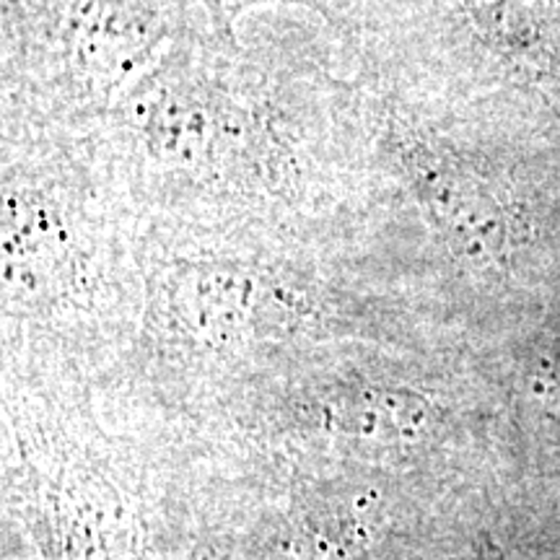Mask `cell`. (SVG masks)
Segmentation results:
<instances>
[{
    "mask_svg": "<svg viewBox=\"0 0 560 560\" xmlns=\"http://www.w3.org/2000/svg\"><path fill=\"white\" fill-rule=\"evenodd\" d=\"M420 202L454 252L472 262H490L506 244V215L478 177L431 149L402 151Z\"/></svg>",
    "mask_w": 560,
    "mask_h": 560,
    "instance_id": "cell-1",
    "label": "cell"
},
{
    "mask_svg": "<svg viewBox=\"0 0 560 560\" xmlns=\"http://www.w3.org/2000/svg\"><path fill=\"white\" fill-rule=\"evenodd\" d=\"M68 47L81 75L115 89L156 47V26L138 0H68Z\"/></svg>",
    "mask_w": 560,
    "mask_h": 560,
    "instance_id": "cell-2",
    "label": "cell"
},
{
    "mask_svg": "<svg viewBox=\"0 0 560 560\" xmlns=\"http://www.w3.org/2000/svg\"><path fill=\"white\" fill-rule=\"evenodd\" d=\"M260 285L229 265H190L172 283L177 317L202 340H234L257 310Z\"/></svg>",
    "mask_w": 560,
    "mask_h": 560,
    "instance_id": "cell-3",
    "label": "cell"
},
{
    "mask_svg": "<svg viewBox=\"0 0 560 560\" xmlns=\"http://www.w3.org/2000/svg\"><path fill=\"white\" fill-rule=\"evenodd\" d=\"M136 122L151 149L164 159L195 161L210 143L206 104L172 75H156L138 89Z\"/></svg>",
    "mask_w": 560,
    "mask_h": 560,
    "instance_id": "cell-4",
    "label": "cell"
},
{
    "mask_svg": "<svg viewBox=\"0 0 560 560\" xmlns=\"http://www.w3.org/2000/svg\"><path fill=\"white\" fill-rule=\"evenodd\" d=\"M62 231L55 213L32 195H13L5 200L3 257L5 278L13 283L39 285V276L60 260Z\"/></svg>",
    "mask_w": 560,
    "mask_h": 560,
    "instance_id": "cell-5",
    "label": "cell"
},
{
    "mask_svg": "<svg viewBox=\"0 0 560 560\" xmlns=\"http://www.w3.org/2000/svg\"><path fill=\"white\" fill-rule=\"evenodd\" d=\"M330 420L348 436L405 441L423 429L425 405L408 392L359 389L330 405Z\"/></svg>",
    "mask_w": 560,
    "mask_h": 560,
    "instance_id": "cell-6",
    "label": "cell"
},
{
    "mask_svg": "<svg viewBox=\"0 0 560 560\" xmlns=\"http://www.w3.org/2000/svg\"><path fill=\"white\" fill-rule=\"evenodd\" d=\"M488 42L506 52H529L542 39V0H465Z\"/></svg>",
    "mask_w": 560,
    "mask_h": 560,
    "instance_id": "cell-7",
    "label": "cell"
},
{
    "mask_svg": "<svg viewBox=\"0 0 560 560\" xmlns=\"http://www.w3.org/2000/svg\"><path fill=\"white\" fill-rule=\"evenodd\" d=\"M252 3H262V0H208V5L213 9L215 16L226 24V30H229L231 19H234L236 13L244 9V5H252Z\"/></svg>",
    "mask_w": 560,
    "mask_h": 560,
    "instance_id": "cell-8",
    "label": "cell"
}]
</instances>
